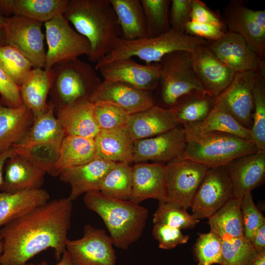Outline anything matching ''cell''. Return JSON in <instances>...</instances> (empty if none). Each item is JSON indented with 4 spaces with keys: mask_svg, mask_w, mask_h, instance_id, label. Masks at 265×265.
<instances>
[{
    "mask_svg": "<svg viewBox=\"0 0 265 265\" xmlns=\"http://www.w3.org/2000/svg\"><path fill=\"white\" fill-rule=\"evenodd\" d=\"M115 163L95 158L85 164L62 171L58 176L59 179L69 184L71 187L68 199L73 201L82 194L99 191L104 177Z\"/></svg>",
    "mask_w": 265,
    "mask_h": 265,
    "instance_id": "23",
    "label": "cell"
},
{
    "mask_svg": "<svg viewBox=\"0 0 265 265\" xmlns=\"http://www.w3.org/2000/svg\"><path fill=\"white\" fill-rule=\"evenodd\" d=\"M130 114L119 106L107 102L94 103L93 116L100 129L125 126Z\"/></svg>",
    "mask_w": 265,
    "mask_h": 265,
    "instance_id": "44",
    "label": "cell"
},
{
    "mask_svg": "<svg viewBox=\"0 0 265 265\" xmlns=\"http://www.w3.org/2000/svg\"><path fill=\"white\" fill-rule=\"evenodd\" d=\"M113 246L104 230L87 224L81 238L68 239L66 250L73 265H116Z\"/></svg>",
    "mask_w": 265,
    "mask_h": 265,
    "instance_id": "12",
    "label": "cell"
},
{
    "mask_svg": "<svg viewBox=\"0 0 265 265\" xmlns=\"http://www.w3.org/2000/svg\"><path fill=\"white\" fill-rule=\"evenodd\" d=\"M187 209L167 201L159 202L158 207L153 215L154 224H162L180 229L194 228L200 222Z\"/></svg>",
    "mask_w": 265,
    "mask_h": 265,
    "instance_id": "41",
    "label": "cell"
},
{
    "mask_svg": "<svg viewBox=\"0 0 265 265\" xmlns=\"http://www.w3.org/2000/svg\"><path fill=\"white\" fill-rule=\"evenodd\" d=\"M212 53L226 66L236 73L265 72L262 59L240 35L227 31L220 39L206 44Z\"/></svg>",
    "mask_w": 265,
    "mask_h": 265,
    "instance_id": "16",
    "label": "cell"
},
{
    "mask_svg": "<svg viewBox=\"0 0 265 265\" xmlns=\"http://www.w3.org/2000/svg\"><path fill=\"white\" fill-rule=\"evenodd\" d=\"M234 189V196L241 198L259 186L265 178V152L238 157L225 166Z\"/></svg>",
    "mask_w": 265,
    "mask_h": 265,
    "instance_id": "19",
    "label": "cell"
},
{
    "mask_svg": "<svg viewBox=\"0 0 265 265\" xmlns=\"http://www.w3.org/2000/svg\"><path fill=\"white\" fill-rule=\"evenodd\" d=\"M240 210L244 236L250 240L256 230L265 222V218L255 206L251 192L241 198Z\"/></svg>",
    "mask_w": 265,
    "mask_h": 265,
    "instance_id": "45",
    "label": "cell"
},
{
    "mask_svg": "<svg viewBox=\"0 0 265 265\" xmlns=\"http://www.w3.org/2000/svg\"><path fill=\"white\" fill-rule=\"evenodd\" d=\"M240 202L241 198L234 197L208 218L211 231L222 239L229 240L244 236Z\"/></svg>",
    "mask_w": 265,
    "mask_h": 265,
    "instance_id": "35",
    "label": "cell"
},
{
    "mask_svg": "<svg viewBox=\"0 0 265 265\" xmlns=\"http://www.w3.org/2000/svg\"><path fill=\"white\" fill-rule=\"evenodd\" d=\"M2 251H3V243H2V238L0 235V258L2 253Z\"/></svg>",
    "mask_w": 265,
    "mask_h": 265,
    "instance_id": "56",
    "label": "cell"
},
{
    "mask_svg": "<svg viewBox=\"0 0 265 265\" xmlns=\"http://www.w3.org/2000/svg\"><path fill=\"white\" fill-rule=\"evenodd\" d=\"M222 20L227 31L240 35L262 59L265 54V10L247 7L240 0L231 1L224 8Z\"/></svg>",
    "mask_w": 265,
    "mask_h": 265,
    "instance_id": "10",
    "label": "cell"
},
{
    "mask_svg": "<svg viewBox=\"0 0 265 265\" xmlns=\"http://www.w3.org/2000/svg\"><path fill=\"white\" fill-rule=\"evenodd\" d=\"M234 197L225 166L209 168L193 197L192 214L198 220L208 218Z\"/></svg>",
    "mask_w": 265,
    "mask_h": 265,
    "instance_id": "11",
    "label": "cell"
},
{
    "mask_svg": "<svg viewBox=\"0 0 265 265\" xmlns=\"http://www.w3.org/2000/svg\"><path fill=\"white\" fill-rule=\"evenodd\" d=\"M248 265H265V252L257 253Z\"/></svg>",
    "mask_w": 265,
    "mask_h": 265,
    "instance_id": "55",
    "label": "cell"
},
{
    "mask_svg": "<svg viewBox=\"0 0 265 265\" xmlns=\"http://www.w3.org/2000/svg\"><path fill=\"white\" fill-rule=\"evenodd\" d=\"M208 42L204 39L171 28L165 33L156 37H146L133 40L119 37L112 49L96 63L95 69L114 60L134 56L144 60L146 64L157 63L169 53L179 51L192 53L199 46Z\"/></svg>",
    "mask_w": 265,
    "mask_h": 265,
    "instance_id": "5",
    "label": "cell"
},
{
    "mask_svg": "<svg viewBox=\"0 0 265 265\" xmlns=\"http://www.w3.org/2000/svg\"><path fill=\"white\" fill-rule=\"evenodd\" d=\"M51 87L50 70L33 69L27 80L20 87L23 104L33 113L34 116L45 111L50 104L47 102Z\"/></svg>",
    "mask_w": 265,
    "mask_h": 265,
    "instance_id": "34",
    "label": "cell"
},
{
    "mask_svg": "<svg viewBox=\"0 0 265 265\" xmlns=\"http://www.w3.org/2000/svg\"><path fill=\"white\" fill-rule=\"evenodd\" d=\"M257 73L253 90L254 112L250 129L252 141L259 151L265 152V72Z\"/></svg>",
    "mask_w": 265,
    "mask_h": 265,
    "instance_id": "38",
    "label": "cell"
},
{
    "mask_svg": "<svg viewBox=\"0 0 265 265\" xmlns=\"http://www.w3.org/2000/svg\"><path fill=\"white\" fill-rule=\"evenodd\" d=\"M203 132H219L252 140L250 130L241 125L230 113L217 105L201 123H198Z\"/></svg>",
    "mask_w": 265,
    "mask_h": 265,
    "instance_id": "37",
    "label": "cell"
},
{
    "mask_svg": "<svg viewBox=\"0 0 265 265\" xmlns=\"http://www.w3.org/2000/svg\"><path fill=\"white\" fill-rule=\"evenodd\" d=\"M26 265H50L46 260H44L39 264L28 263ZM54 265H73L68 252L66 250L62 254L59 262Z\"/></svg>",
    "mask_w": 265,
    "mask_h": 265,
    "instance_id": "53",
    "label": "cell"
},
{
    "mask_svg": "<svg viewBox=\"0 0 265 265\" xmlns=\"http://www.w3.org/2000/svg\"><path fill=\"white\" fill-rule=\"evenodd\" d=\"M88 41V59L97 63L113 48L121 32L109 0H70L63 15Z\"/></svg>",
    "mask_w": 265,
    "mask_h": 265,
    "instance_id": "2",
    "label": "cell"
},
{
    "mask_svg": "<svg viewBox=\"0 0 265 265\" xmlns=\"http://www.w3.org/2000/svg\"><path fill=\"white\" fill-rule=\"evenodd\" d=\"M250 242L257 253L265 252V222L256 230Z\"/></svg>",
    "mask_w": 265,
    "mask_h": 265,
    "instance_id": "51",
    "label": "cell"
},
{
    "mask_svg": "<svg viewBox=\"0 0 265 265\" xmlns=\"http://www.w3.org/2000/svg\"><path fill=\"white\" fill-rule=\"evenodd\" d=\"M4 175L0 190L14 193L41 188L46 173L38 169L22 156L15 154L4 166Z\"/></svg>",
    "mask_w": 265,
    "mask_h": 265,
    "instance_id": "27",
    "label": "cell"
},
{
    "mask_svg": "<svg viewBox=\"0 0 265 265\" xmlns=\"http://www.w3.org/2000/svg\"><path fill=\"white\" fill-rule=\"evenodd\" d=\"M94 138L66 135L61 143L58 159L50 175L58 176L64 170L87 163L95 159Z\"/></svg>",
    "mask_w": 265,
    "mask_h": 265,
    "instance_id": "31",
    "label": "cell"
},
{
    "mask_svg": "<svg viewBox=\"0 0 265 265\" xmlns=\"http://www.w3.org/2000/svg\"><path fill=\"white\" fill-rule=\"evenodd\" d=\"M0 68L19 87L27 80L33 69L27 58L8 45L0 46Z\"/></svg>",
    "mask_w": 265,
    "mask_h": 265,
    "instance_id": "40",
    "label": "cell"
},
{
    "mask_svg": "<svg viewBox=\"0 0 265 265\" xmlns=\"http://www.w3.org/2000/svg\"><path fill=\"white\" fill-rule=\"evenodd\" d=\"M93 107L94 103L84 99L56 109L65 136L94 138L100 129L94 118Z\"/></svg>",
    "mask_w": 265,
    "mask_h": 265,
    "instance_id": "24",
    "label": "cell"
},
{
    "mask_svg": "<svg viewBox=\"0 0 265 265\" xmlns=\"http://www.w3.org/2000/svg\"><path fill=\"white\" fill-rule=\"evenodd\" d=\"M152 235L158 241L159 247L166 250L186 243L189 238L180 229L159 223L154 224Z\"/></svg>",
    "mask_w": 265,
    "mask_h": 265,
    "instance_id": "46",
    "label": "cell"
},
{
    "mask_svg": "<svg viewBox=\"0 0 265 265\" xmlns=\"http://www.w3.org/2000/svg\"><path fill=\"white\" fill-rule=\"evenodd\" d=\"M209 167L182 158L165 164L167 201L186 209L191 208L193 197Z\"/></svg>",
    "mask_w": 265,
    "mask_h": 265,
    "instance_id": "9",
    "label": "cell"
},
{
    "mask_svg": "<svg viewBox=\"0 0 265 265\" xmlns=\"http://www.w3.org/2000/svg\"><path fill=\"white\" fill-rule=\"evenodd\" d=\"M221 240V265H248L257 253L250 240L244 236L229 240Z\"/></svg>",
    "mask_w": 265,
    "mask_h": 265,
    "instance_id": "42",
    "label": "cell"
},
{
    "mask_svg": "<svg viewBox=\"0 0 265 265\" xmlns=\"http://www.w3.org/2000/svg\"><path fill=\"white\" fill-rule=\"evenodd\" d=\"M186 146L184 127L179 125L174 129L155 136L135 140L132 162H153L165 164L181 158Z\"/></svg>",
    "mask_w": 265,
    "mask_h": 265,
    "instance_id": "15",
    "label": "cell"
},
{
    "mask_svg": "<svg viewBox=\"0 0 265 265\" xmlns=\"http://www.w3.org/2000/svg\"><path fill=\"white\" fill-rule=\"evenodd\" d=\"M193 0H172L169 10L170 28L180 32L185 33L190 15Z\"/></svg>",
    "mask_w": 265,
    "mask_h": 265,
    "instance_id": "47",
    "label": "cell"
},
{
    "mask_svg": "<svg viewBox=\"0 0 265 265\" xmlns=\"http://www.w3.org/2000/svg\"><path fill=\"white\" fill-rule=\"evenodd\" d=\"M159 77L153 93L154 104L171 108L181 97L194 91H206L193 69L192 53L175 51L159 61Z\"/></svg>",
    "mask_w": 265,
    "mask_h": 265,
    "instance_id": "6",
    "label": "cell"
},
{
    "mask_svg": "<svg viewBox=\"0 0 265 265\" xmlns=\"http://www.w3.org/2000/svg\"><path fill=\"white\" fill-rule=\"evenodd\" d=\"M166 200L165 164L136 163L132 166L131 201L139 204L147 199Z\"/></svg>",
    "mask_w": 265,
    "mask_h": 265,
    "instance_id": "21",
    "label": "cell"
},
{
    "mask_svg": "<svg viewBox=\"0 0 265 265\" xmlns=\"http://www.w3.org/2000/svg\"><path fill=\"white\" fill-rule=\"evenodd\" d=\"M215 100L206 91H194L180 98L170 109L180 125L201 123L214 107Z\"/></svg>",
    "mask_w": 265,
    "mask_h": 265,
    "instance_id": "32",
    "label": "cell"
},
{
    "mask_svg": "<svg viewBox=\"0 0 265 265\" xmlns=\"http://www.w3.org/2000/svg\"><path fill=\"white\" fill-rule=\"evenodd\" d=\"M192 53L193 69L206 91L216 98L230 84L236 73L223 63L206 45Z\"/></svg>",
    "mask_w": 265,
    "mask_h": 265,
    "instance_id": "18",
    "label": "cell"
},
{
    "mask_svg": "<svg viewBox=\"0 0 265 265\" xmlns=\"http://www.w3.org/2000/svg\"><path fill=\"white\" fill-rule=\"evenodd\" d=\"M49 103L54 108L89 99L102 81L89 64L79 58L57 63L50 70Z\"/></svg>",
    "mask_w": 265,
    "mask_h": 265,
    "instance_id": "7",
    "label": "cell"
},
{
    "mask_svg": "<svg viewBox=\"0 0 265 265\" xmlns=\"http://www.w3.org/2000/svg\"><path fill=\"white\" fill-rule=\"evenodd\" d=\"M179 125L171 109L154 105L131 114L125 127L135 141L155 136Z\"/></svg>",
    "mask_w": 265,
    "mask_h": 265,
    "instance_id": "22",
    "label": "cell"
},
{
    "mask_svg": "<svg viewBox=\"0 0 265 265\" xmlns=\"http://www.w3.org/2000/svg\"><path fill=\"white\" fill-rule=\"evenodd\" d=\"M105 82H124L153 94L159 77V62L141 64L132 58L111 61L97 69Z\"/></svg>",
    "mask_w": 265,
    "mask_h": 265,
    "instance_id": "17",
    "label": "cell"
},
{
    "mask_svg": "<svg viewBox=\"0 0 265 265\" xmlns=\"http://www.w3.org/2000/svg\"><path fill=\"white\" fill-rule=\"evenodd\" d=\"M44 112L34 116L33 123L23 138L12 148L16 154L36 145H49L60 147L65 136L64 132L54 115V108L50 103Z\"/></svg>",
    "mask_w": 265,
    "mask_h": 265,
    "instance_id": "25",
    "label": "cell"
},
{
    "mask_svg": "<svg viewBox=\"0 0 265 265\" xmlns=\"http://www.w3.org/2000/svg\"><path fill=\"white\" fill-rule=\"evenodd\" d=\"M190 18L191 21L211 25L227 31L221 17L201 0H193Z\"/></svg>",
    "mask_w": 265,
    "mask_h": 265,
    "instance_id": "49",
    "label": "cell"
},
{
    "mask_svg": "<svg viewBox=\"0 0 265 265\" xmlns=\"http://www.w3.org/2000/svg\"><path fill=\"white\" fill-rule=\"evenodd\" d=\"M221 238L212 231L199 234L193 247L195 259L206 265H221Z\"/></svg>",
    "mask_w": 265,
    "mask_h": 265,
    "instance_id": "43",
    "label": "cell"
},
{
    "mask_svg": "<svg viewBox=\"0 0 265 265\" xmlns=\"http://www.w3.org/2000/svg\"><path fill=\"white\" fill-rule=\"evenodd\" d=\"M68 198L49 201L0 229L3 251L0 265H26L48 248L59 261L66 251L73 203Z\"/></svg>",
    "mask_w": 265,
    "mask_h": 265,
    "instance_id": "1",
    "label": "cell"
},
{
    "mask_svg": "<svg viewBox=\"0 0 265 265\" xmlns=\"http://www.w3.org/2000/svg\"><path fill=\"white\" fill-rule=\"evenodd\" d=\"M183 126L186 146L181 158L209 168L225 166L238 157L259 151L252 140L225 132H203L198 123Z\"/></svg>",
    "mask_w": 265,
    "mask_h": 265,
    "instance_id": "4",
    "label": "cell"
},
{
    "mask_svg": "<svg viewBox=\"0 0 265 265\" xmlns=\"http://www.w3.org/2000/svg\"><path fill=\"white\" fill-rule=\"evenodd\" d=\"M197 265H205V264H202V263H199Z\"/></svg>",
    "mask_w": 265,
    "mask_h": 265,
    "instance_id": "57",
    "label": "cell"
},
{
    "mask_svg": "<svg viewBox=\"0 0 265 265\" xmlns=\"http://www.w3.org/2000/svg\"><path fill=\"white\" fill-rule=\"evenodd\" d=\"M32 112L24 104L16 108L0 103V153L18 143L31 126Z\"/></svg>",
    "mask_w": 265,
    "mask_h": 265,
    "instance_id": "30",
    "label": "cell"
},
{
    "mask_svg": "<svg viewBox=\"0 0 265 265\" xmlns=\"http://www.w3.org/2000/svg\"><path fill=\"white\" fill-rule=\"evenodd\" d=\"M96 159L113 162H132L134 140L125 126L100 129L94 138Z\"/></svg>",
    "mask_w": 265,
    "mask_h": 265,
    "instance_id": "28",
    "label": "cell"
},
{
    "mask_svg": "<svg viewBox=\"0 0 265 265\" xmlns=\"http://www.w3.org/2000/svg\"><path fill=\"white\" fill-rule=\"evenodd\" d=\"M44 189H29L14 193L0 192V229L7 223L21 217L49 201Z\"/></svg>",
    "mask_w": 265,
    "mask_h": 265,
    "instance_id": "29",
    "label": "cell"
},
{
    "mask_svg": "<svg viewBox=\"0 0 265 265\" xmlns=\"http://www.w3.org/2000/svg\"><path fill=\"white\" fill-rule=\"evenodd\" d=\"M109 1L121 28V38L133 40L146 37V20L140 0Z\"/></svg>",
    "mask_w": 265,
    "mask_h": 265,
    "instance_id": "33",
    "label": "cell"
},
{
    "mask_svg": "<svg viewBox=\"0 0 265 265\" xmlns=\"http://www.w3.org/2000/svg\"><path fill=\"white\" fill-rule=\"evenodd\" d=\"M85 206L103 220L115 247L128 249L142 235L148 217V211L131 200L106 196L99 191L84 194Z\"/></svg>",
    "mask_w": 265,
    "mask_h": 265,
    "instance_id": "3",
    "label": "cell"
},
{
    "mask_svg": "<svg viewBox=\"0 0 265 265\" xmlns=\"http://www.w3.org/2000/svg\"><path fill=\"white\" fill-rule=\"evenodd\" d=\"M0 103L8 107L16 108L23 104L20 87L0 68Z\"/></svg>",
    "mask_w": 265,
    "mask_h": 265,
    "instance_id": "48",
    "label": "cell"
},
{
    "mask_svg": "<svg viewBox=\"0 0 265 265\" xmlns=\"http://www.w3.org/2000/svg\"><path fill=\"white\" fill-rule=\"evenodd\" d=\"M144 11L147 28L146 37L161 35L170 28V0H140Z\"/></svg>",
    "mask_w": 265,
    "mask_h": 265,
    "instance_id": "39",
    "label": "cell"
},
{
    "mask_svg": "<svg viewBox=\"0 0 265 265\" xmlns=\"http://www.w3.org/2000/svg\"><path fill=\"white\" fill-rule=\"evenodd\" d=\"M226 32L215 26L190 21L186 25L185 33L209 41L221 38Z\"/></svg>",
    "mask_w": 265,
    "mask_h": 265,
    "instance_id": "50",
    "label": "cell"
},
{
    "mask_svg": "<svg viewBox=\"0 0 265 265\" xmlns=\"http://www.w3.org/2000/svg\"><path fill=\"white\" fill-rule=\"evenodd\" d=\"M93 103L107 102L132 114L154 105L153 94L121 82L102 81L89 98Z\"/></svg>",
    "mask_w": 265,
    "mask_h": 265,
    "instance_id": "20",
    "label": "cell"
},
{
    "mask_svg": "<svg viewBox=\"0 0 265 265\" xmlns=\"http://www.w3.org/2000/svg\"><path fill=\"white\" fill-rule=\"evenodd\" d=\"M6 17L0 13V46L6 45Z\"/></svg>",
    "mask_w": 265,
    "mask_h": 265,
    "instance_id": "54",
    "label": "cell"
},
{
    "mask_svg": "<svg viewBox=\"0 0 265 265\" xmlns=\"http://www.w3.org/2000/svg\"><path fill=\"white\" fill-rule=\"evenodd\" d=\"M70 0H0V13L5 17H22L43 23L63 15Z\"/></svg>",
    "mask_w": 265,
    "mask_h": 265,
    "instance_id": "26",
    "label": "cell"
},
{
    "mask_svg": "<svg viewBox=\"0 0 265 265\" xmlns=\"http://www.w3.org/2000/svg\"><path fill=\"white\" fill-rule=\"evenodd\" d=\"M6 45L23 54L34 69H44L46 52L43 23L17 16L6 17Z\"/></svg>",
    "mask_w": 265,
    "mask_h": 265,
    "instance_id": "13",
    "label": "cell"
},
{
    "mask_svg": "<svg viewBox=\"0 0 265 265\" xmlns=\"http://www.w3.org/2000/svg\"><path fill=\"white\" fill-rule=\"evenodd\" d=\"M257 75L254 71L236 73L230 84L215 100L216 105L250 130L254 107L253 90Z\"/></svg>",
    "mask_w": 265,
    "mask_h": 265,
    "instance_id": "14",
    "label": "cell"
},
{
    "mask_svg": "<svg viewBox=\"0 0 265 265\" xmlns=\"http://www.w3.org/2000/svg\"><path fill=\"white\" fill-rule=\"evenodd\" d=\"M16 154L12 147L10 149L0 153V186L3 180V170L7 160Z\"/></svg>",
    "mask_w": 265,
    "mask_h": 265,
    "instance_id": "52",
    "label": "cell"
},
{
    "mask_svg": "<svg viewBox=\"0 0 265 265\" xmlns=\"http://www.w3.org/2000/svg\"><path fill=\"white\" fill-rule=\"evenodd\" d=\"M99 191L109 197L130 200L132 193V166L127 163H115L104 177Z\"/></svg>",
    "mask_w": 265,
    "mask_h": 265,
    "instance_id": "36",
    "label": "cell"
},
{
    "mask_svg": "<svg viewBox=\"0 0 265 265\" xmlns=\"http://www.w3.org/2000/svg\"><path fill=\"white\" fill-rule=\"evenodd\" d=\"M48 46L44 69L50 70L55 64L88 56V41L74 30L63 15L44 23Z\"/></svg>",
    "mask_w": 265,
    "mask_h": 265,
    "instance_id": "8",
    "label": "cell"
}]
</instances>
